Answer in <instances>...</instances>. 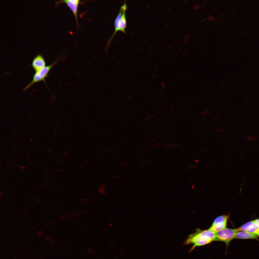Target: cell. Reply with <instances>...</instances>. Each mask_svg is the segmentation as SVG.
<instances>
[{
    "mask_svg": "<svg viewBox=\"0 0 259 259\" xmlns=\"http://www.w3.org/2000/svg\"><path fill=\"white\" fill-rule=\"evenodd\" d=\"M87 250L88 252L90 254H92L93 252V249L91 247L88 248L87 249Z\"/></svg>",
    "mask_w": 259,
    "mask_h": 259,
    "instance_id": "30bf717a",
    "label": "cell"
},
{
    "mask_svg": "<svg viewBox=\"0 0 259 259\" xmlns=\"http://www.w3.org/2000/svg\"><path fill=\"white\" fill-rule=\"evenodd\" d=\"M13 135H15L16 134V132H13Z\"/></svg>",
    "mask_w": 259,
    "mask_h": 259,
    "instance_id": "7c38bea8",
    "label": "cell"
},
{
    "mask_svg": "<svg viewBox=\"0 0 259 259\" xmlns=\"http://www.w3.org/2000/svg\"><path fill=\"white\" fill-rule=\"evenodd\" d=\"M257 235L246 231L237 232L235 235V239H253L259 241Z\"/></svg>",
    "mask_w": 259,
    "mask_h": 259,
    "instance_id": "9c48e42d",
    "label": "cell"
},
{
    "mask_svg": "<svg viewBox=\"0 0 259 259\" xmlns=\"http://www.w3.org/2000/svg\"><path fill=\"white\" fill-rule=\"evenodd\" d=\"M46 65V62L44 59L40 54L37 55L34 58L32 63V66L36 72L45 67Z\"/></svg>",
    "mask_w": 259,
    "mask_h": 259,
    "instance_id": "ba28073f",
    "label": "cell"
},
{
    "mask_svg": "<svg viewBox=\"0 0 259 259\" xmlns=\"http://www.w3.org/2000/svg\"><path fill=\"white\" fill-rule=\"evenodd\" d=\"M257 236H258V237H259V234H258V235H257Z\"/></svg>",
    "mask_w": 259,
    "mask_h": 259,
    "instance_id": "5bb4252c",
    "label": "cell"
},
{
    "mask_svg": "<svg viewBox=\"0 0 259 259\" xmlns=\"http://www.w3.org/2000/svg\"><path fill=\"white\" fill-rule=\"evenodd\" d=\"M161 84H162V87L163 88H164L165 87V86H164V84L163 82H162V83H161Z\"/></svg>",
    "mask_w": 259,
    "mask_h": 259,
    "instance_id": "8fae6325",
    "label": "cell"
},
{
    "mask_svg": "<svg viewBox=\"0 0 259 259\" xmlns=\"http://www.w3.org/2000/svg\"><path fill=\"white\" fill-rule=\"evenodd\" d=\"M30 140H31V141H33V139H30Z\"/></svg>",
    "mask_w": 259,
    "mask_h": 259,
    "instance_id": "4fadbf2b",
    "label": "cell"
},
{
    "mask_svg": "<svg viewBox=\"0 0 259 259\" xmlns=\"http://www.w3.org/2000/svg\"><path fill=\"white\" fill-rule=\"evenodd\" d=\"M237 229L238 231H246L257 235L259 233V225L254 220L246 223Z\"/></svg>",
    "mask_w": 259,
    "mask_h": 259,
    "instance_id": "52a82bcc",
    "label": "cell"
},
{
    "mask_svg": "<svg viewBox=\"0 0 259 259\" xmlns=\"http://www.w3.org/2000/svg\"><path fill=\"white\" fill-rule=\"evenodd\" d=\"M215 237V232L208 229L201 230L197 229L195 232L188 236L184 244H193V247L189 250L191 252L197 247L203 246L214 241Z\"/></svg>",
    "mask_w": 259,
    "mask_h": 259,
    "instance_id": "6da1fadb",
    "label": "cell"
},
{
    "mask_svg": "<svg viewBox=\"0 0 259 259\" xmlns=\"http://www.w3.org/2000/svg\"><path fill=\"white\" fill-rule=\"evenodd\" d=\"M228 217V215H226L218 217L214 220L208 229L215 232L226 228Z\"/></svg>",
    "mask_w": 259,
    "mask_h": 259,
    "instance_id": "5b68a950",
    "label": "cell"
},
{
    "mask_svg": "<svg viewBox=\"0 0 259 259\" xmlns=\"http://www.w3.org/2000/svg\"><path fill=\"white\" fill-rule=\"evenodd\" d=\"M62 3L66 4L72 12L75 18L77 27H78V10L80 3L79 0H65L58 1L56 3L57 5Z\"/></svg>",
    "mask_w": 259,
    "mask_h": 259,
    "instance_id": "8992f818",
    "label": "cell"
},
{
    "mask_svg": "<svg viewBox=\"0 0 259 259\" xmlns=\"http://www.w3.org/2000/svg\"><path fill=\"white\" fill-rule=\"evenodd\" d=\"M127 8V5L125 2H124L121 7L115 20L114 23V31L108 41V46L109 45L112 39L118 31H120L124 33H126L125 29L126 27L127 22L126 12Z\"/></svg>",
    "mask_w": 259,
    "mask_h": 259,
    "instance_id": "7a4b0ae2",
    "label": "cell"
},
{
    "mask_svg": "<svg viewBox=\"0 0 259 259\" xmlns=\"http://www.w3.org/2000/svg\"><path fill=\"white\" fill-rule=\"evenodd\" d=\"M237 232V229L226 228L215 232V237L214 241L223 242L227 246L230 241L235 239V235Z\"/></svg>",
    "mask_w": 259,
    "mask_h": 259,
    "instance_id": "277c9868",
    "label": "cell"
},
{
    "mask_svg": "<svg viewBox=\"0 0 259 259\" xmlns=\"http://www.w3.org/2000/svg\"><path fill=\"white\" fill-rule=\"evenodd\" d=\"M58 61V60H57L53 63L46 66L40 71L36 72L33 76L32 80L24 88V91H25L30 87L38 82L43 81L45 83V79L47 76L48 74Z\"/></svg>",
    "mask_w": 259,
    "mask_h": 259,
    "instance_id": "3957f363",
    "label": "cell"
}]
</instances>
